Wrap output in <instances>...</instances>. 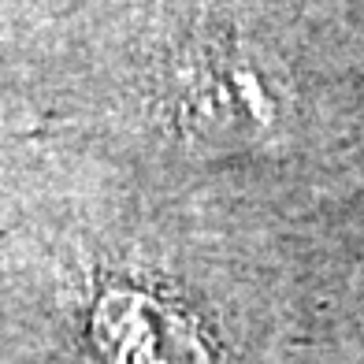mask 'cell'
<instances>
[{
  "label": "cell",
  "mask_w": 364,
  "mask_h": 364,
  "mask_svg": "<svg viewBox=\"0 0 364 364\" xmlns=\"http://www.w3.org/2000/svg\"><path fill=\"white\" fill-rule=\"evenodd\" d=\"M160 101L197 145L235 149L287 127V71L275 53L230 26H205L175 45L164 63Z\"/></svg>",
  "instance_id": "obj_1"
}]
</instances>
